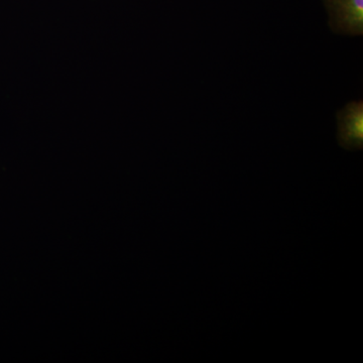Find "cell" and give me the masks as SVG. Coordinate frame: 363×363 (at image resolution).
I'll return each instance as SVG.
<instances>
[{
    "instance_id": "cell-1",
    "label": "cell",
    "mask_w": 363,
    "mask_h": 363,
    "mask_svg": "<svg viewBox=\"0 0 363 363\" xmlns=\"http://www.w3.org/2000/svg\"><path fill=\"white\" fill-rule=\"evenodd\" d=\"M329 26L336 35H363V0H324Z\"/></svg>"
},
{
    "instance_id": "cell-2",
    "label": "cell",
    "mask_w": 363,
    "mask_h": 363,
    "mask_svg": "<svg viewBox=\"0 0 363 363\" xmlns=\"http://www.w3.org/2000/svg\"><path fill=\"white\" fill-rule=\"evenodd\" d=\"M337 138L343 149L362 150L363 147V101L348 102L336 114Z\"/></svg>"
}]
</instances>
